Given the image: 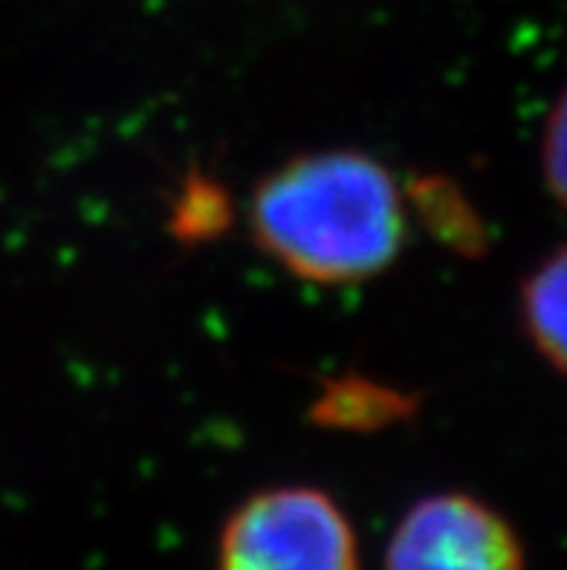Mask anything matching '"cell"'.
Segmentation results:
<instances>
[{"label": "cell", "instance_id": "277c9868", "mask_svg": "<svg viewBox=\"0 0 567 570\" xmlns=\"http://www.w3.org/2000/svg\"><path fill=\"white\" fill-rule=\"evenodd\" d=\"M521 325L536 354L567 376V244L545 255L521 284Z\"/></svg>", "mask_w": 567, "mask_h": 570}, {"label": "cell", "instance_id": "3957f363", "mask_svg": "<svg viewBox=\"0 0 567 570\" xmlns=\"http://www.w3.org/2000/svg\"><path fill=\"white\" fill-rule=\"evenodd\" d=\"M385 570H527L510 521L467 492L417 501L397 524Z\"/></svg>", "mask_w": 567, "mask_h": 570}, {"label": "cell", "instance_id": "8992f818", "mask_svg": "<svg viewBox=\"0 0 567 570\" xmlns=\"http://www.w3.org/2000/svg\"><path fill=\"white\" fill-rule=\"evenodd\" d=\"M541 171L550 195L561 209H567V87L547 114L545 137H541Z\"/></svg>", "mask_w": 567, "mask_h": 570}, {"label": "cell", "instance_id": "7a4b0ae2", "mask_svg": "<svg viewBox=\"0 0 567 570\" xmlns=\"http://www.w3.org/2000/svg\"><path fill=\"white\" fill-rule=\"evenodd\" d=\"M217 570H360L351 521L316 487L261 490L226 519Z\"/></svg>", "mask_w": 567, "mask_h": 570}, {"label": "cell", "instance_id": "5b68a950", "mask_svg": "<svg viewBox=\"0 0 567 570\" xmlns=\"http://www.w3.org/2000/svg\"><path fill=\"white\" fill-rule=\"evenodd\" d=\"M232 217L229 197L208 180L206 174H197L183 186L180 197L172 209V235L186 244H203V240L215 238L226 229Z\"/></svg>", "mask_w": 567, "mask_h": 570}, {"label": "cell", "instance_id": "6da1fadb", "mask_svg": "<svg viewBox=\"0 0 567 570\" xmlns=\"http://www.w3.org/2000/svg\"><path fill=\"white\" fill-rule=\"evenodd\" d=\"M246 217L261 253L316 287L371 282L405 244V203L394 174L356 148L281 163L255 183Z\"/></svg>", "mask_w": 567, "mask_h": 570}]
</instances>
